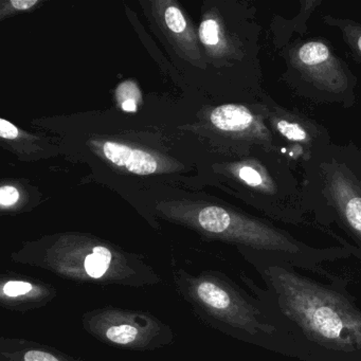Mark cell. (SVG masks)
<instances>
[{
    "instance_id": "obj_6",
    "label": "cell",
    "mask_w": 361,
    "mask_h": 361,
    "mask_svg": "<svg viewBox=\"0 0 361 361\" xmlns=\"http://www.w3.org/2000/svg\"><path fill=\"white\" fill-rule=\"evenodd\" d=\"M88 145L94 154L109 162L114 168L132 174L147 176L172 172L178 168L176 162L171 161L160 154L119 141L92 139Z\"/></svg>"
},
{
    "instance_id": "obj_8",
    "label": "cell",
    "mask_w": 361,
    "mask_h": 361,
    "mask_svg": "<svg viewBox=\"0 0 361 361\" xmlns=\"http://www.w3.org/2000/svg\"><path fill=\"white\" fill-rule=\"evenodd\" d=\"M149 5L156 22L180 56L196 66H202L197 35L180 7L171 0L153 1Z\"/></svg>"
},
{
    "instance_id": "obj_17",
    "label": "cell",
    "mask_w": 361,
    "mask_h": 361,
    "mask_svg": "<svg viewBox=\"0 0 361 361\" xmlns=\"http://www.w3.org/2000/svg\"><path fill=\"white\" fill-rule=\"evenodd\" d=\"M238 175L240 180L244 181L246 185H251V187H259L263 183L261 174L251 166H240L238 170Z\"/></svg>"
},
{
    "instance_id": "obj_9",
    "label": "cell",
    "mask_w": 361,
    "mask_h": 361,
    "mask_svg": "<svg viewBox=\"0 0 361 361\" xmlns=\"http://www.w3.org/2000/svg\"><path fill=\"white\" fill-rule=\"evenodd\" d=\"M0 361H86L54 346L20 337H0Z\"/></svg>"
},
{
    "instance_id": "obj_12",
    "label": "cell",
    "mask_w": 361,
    "mask_h": 361,
    "mask_svg": "<svg viewBox=\"0 0 361 361\" xmlns=\"http://www.w3.org/2000/svg\"><path fill=\"white\" fill-rule=\"evenodd\" d=\"M329 58V48L319 42H312L302 46L299 51V59L304 65L314 66L326 62Z\"/></svg>"
},
{
    "instance_id": "obj_11",
    "label": "cell",
    "mask_w": 361,
    "mask_h": 361,
    "mask_svg": "<svg viewBox=\"0 0 361 361\" xmlns=\"http://www.w3.org/2000/svg\"><path fill=\"white\" fill-rule=\"evenodd\" d=\"M198 39L210 54H219L221 48V32L219 22L212 16L202 20L198 29Z\"/></svg>"
},
{
    "instance_id": "obj_13",
    "label": "cell",
    "mask_w": 361,
    "mask_h": 361,
    "mask_svg": "<svg viewBox=\"0 0 361 361\" xmlns=\"http://www.w3.org/2000/svg\"><path fill=\"white\" fill-rule=\"evenodd\" d=\"M39 0H9L3 1L0 7V20H3L8 16H13L18 12L28 11L39 5Z\"/></svg>"
},
{
    "instance_id": "obj_7",
    "label": "cell",
    "mask_w": 361,
    "mask_h": 361,
    "mask_svg": "<svg viewBox=\"0 0 361 361\" xmlns=\"http://www.w3.org/2000/svg\"><path fill=\"white\" fill-rule=\"evenodd\" d=\"M58 289L37 278L8 271L0 274V306L16 312L41 310L58 297Z\"/></svg>"
},
{
    "instance_id": "obj_18",
    "label": "cell",
    "mask_w": 361,
    "mask_h": 361,
    "mask_svg": "<svg viewBox=\"0 0 361 361\" xmlns=\"http://www.w3.org/2000/svg\"><path fill=\"white\" fill-rule=\"evenodd\" d=\"M358 48H359V50H360V52H361V37H359V39H358Z\"/></svg>"
},
{
    "instance_id": "obj_4",
    "label": "cell",
    "mask_w": 361,
    "mask_h": 361,
    "mask_svg": "<svg viewBox=\"0 0 361 361\" xmlns=\"http://www.w3.org/2000/svg\"><path fill=\"white\" fill-rule=\"evenodd\" d=\"M158 215L185 226L204 238L230 243L240 252L287 264L293 268L324 272L321 264L345 257L344 249H312L285 233L216 204L191 200L161 202Z\"/></svg>"
},
{
    "instance_id": "obj_16",
    "label": "cell",
    "mask_w": 361,
    "mask_h": 361,
    "mask_svg": "<svg viewBox=\"0 0 361 361\" xmlns=\"http://www.w3.org/2000/svg\"><path fill=\"white\" fill-rule=\"evenodd\" d=\"M0 137L4 140L18 141L20 139H32L24 132L20 130L18 126H14L11 122L7 121L6 119H0Z\"/></svg>"
},
{
    "instance_id": "obj_5",
    "label": "cell",
    "mask_w": 361,
    "mask_h": 361,
    "mask_svg": "<svg viewBox=\"0 0 361 361\" xmlns=\"http://www.w3.org/2000/svg\"><path fill=\"white\" fill-rule=\"evenodd\" d=\"M82 326L101 343L133 352H153L174 343L171 325L151 312L107 305L82 314Z\"/></svg>"
},
{
    "instance_id": "obj_15",
    "label": "cell",
    "mask_w": 361,
    "mask_h": 361,
    "mask_svg": "<svg viewBox=\"0 0 361 361\" xmlns=\"http://www.w3.org/2000/svg\"><path fill=\"white\" fill-rule=\"evenodd\" d=\"M276 128H278L279 132H280L283 136L289 139V140L303 141L307 138L305 130H304L299 124L289 123V122L282 120V121L279 122Z\"/></svg>"
},
{
    "instance_id": "obj_1",
    "label": "cell",
    "mask_w": 361,
    "mask_h": 361,
    "mask_svg": "<svg viewBox=\"0 0 361 361\" xmlns=\"http://www.w3.org/2000/svg\"><path fill=\"white\" fill-rule=\"evenodd\" d=\"M265 283L266 290L242 274L255 291L293 334L327 352L361 356V310L335 284H323L280 262L243 252Z\"/></svg>"
},
{
    "instance_id": "obj_2",
    "label": "cell",
    "mask_w": 361,
    "mask_h": 361,
    "mask_svg": "<svg viewBox=\"0 0 361 361\" xmlns=\"http://www.w3.org/2000/svg\"><path fill=\"white\" fill-rule=\"evenodd\" d=\"M11 261L51 272L77 284L145 288L164 282L145 255L82 232H64L27 242Z\"/></svg>"
},
{
    "instance_id": "obj_14",
    "label": "cell",
    "mask_w": 361,
    "mask_h": 361,
    "mask_svg": "<svg viewBox=\"0 0 361 361\" xmlns=\"http://www.w3.org/2000/svg\"><path fill=\"white\" fill-rule=\"evenodd\" d=\"M20 192L18 188L5 185L0 188V206L3 210L14 208L20 202Z\"/></svg>"
},
{
    "instance_id": "obj_10",
    "label": "cell",
    "mask_w": 361,
    "mask_h": 361,
    "mask_svg": "<svg viewBox=\"0 0 361 361\" xmlns=\"http://www.w3.org/2000/svg\"><path fill=\"white\" fill-rule=\"evenodd\" d=\"M252 114L246 109L235 104L221 105L212 109L209 121L216 130L225 133H240L252 126Z\"/></svg>"
},
{
    "instance_id": "obj_3",
    "label": "cell",
    "mask_w": 361,
    "mask_h": 361,
    "mask_svg": "<svg viewBox=\"0 0 361 361\" xmlns=\"http://www.w3.org/2000/svg\"><path fill=\"white\" fill-rule=\"evenodd\" d=\"M175 289L196 318L221 334L287 354V325L259 298L219 270L173 272Z\"/></svg>"
}]
</instances>
